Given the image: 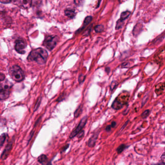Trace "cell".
Masks as SVG:
<instances>
[{
  "instance_id": "5bb4252c",
  "label": "cell",
  "mask_w": 165,
  "mask_h": 165,
  "mask_svg": "<svg viewBox=\"0 0 165 165\" xmlns=\"http://www.w3.org/2000/svg\"><path fill=\"white\" fill-rule=\"evenodd\" d=\"M65 14L66 16H68L69 18L70 19H73L74 17V16L76 15V13L74 10H69V9H67V10H65Z\"/></svg>"
},
{
  "instance_id": "f546056e",
  "label": "cell",
  "mask_w": 165,
  "mask_h": 165,
  "mask_svg": "<svg viewBox=\"0 0 165 165\" xmlns=\"http://www.w3.org/2000/svg\"><path fill=\"white\" fill-rule=\"evenodd\" d=\"M11 0H0V2L2 3H9L11 2Z\"/></svg>"
},
{
  "instance_id": "44dd1931",
  "label": "cell",
  "mask_w": 165,
  "mask_h": 165,
  "mask_svg": "<svg viewBox=\"0 0 165 165\" xmlns=\"http://www.w3.org/2000/svg\"><path fill=\"white\" fill-rule=\"evenodd\" d=\"M92 20V17L91 16H87L84 21V24H83V27H85L87 25H88L91 22Z\"/></svg>"
},
{
  "instance_id": "4fadbf2b",
  "label": "cell",
  "mask_w": 165,
  "mask_h": 165,
  "mask_svg": "<svg viewBox=\"0 0 165 165\" xmlns=\"http://www.w3.org/2000/svg\"><path fill=\"white\" fill-rule=\"evenodd\" d=\"M42 2V0H32L31 7L34 8L39 9Z\"/></svg>"
},
{
  "instance_id": "d4e9b609",
  "label": "cell",
  "mask_w": 165,
  "mask_h": 165,
  "mask_svg": "<svg viewBox=\"0 0 165 165\" xmlns=\"http://www.w3.org/2000/svg\"><path fill=\"white\" fill-rule=\"evenodd\" d=\"M69 145H70L69 144H67V145H66L62 147V149H61V153L62 154L63 153H65V152H66L67 150V149H68V148H69Z\"/></svg>"
},
{
  "instance_id": "d6a6232c",
  "label": "cell",
  "mask_w": 165,
  "mask_h": 165,
  "mask_svg": "<svg viewBox=\"0 0 165 165\" xmlns=\"http://www.w3.org/2000/svg\"><path fill=\"white\" fill-rule=\"evenodd\" d=\"M111 126H112V128H113V127H115L116 125V122L114 121L112 122V124H111Z\"/></svg>"
},
{
  "instance_id": "6da1fadb",
  "label": "cell",
  "mask_w": 165,
  "mask_h": 165,
  "mask_svg": "<svg viewBox=\"0 0 165 165\" xmlns=\"http://www.w3.org/2000/svg\"><path fill=\"white\" fill-rule=\"evenodd\" d=\"M48 57V53L45 49L38 48L31 51L28 56L27 60L29 61H35L40 64L46 63Z\"/></svg>"
},
{
  "instance_id": "5b68a950",
  "label": "cell",
  "mask_w": 165,
  "mask_h": 165,
  "mask_svg": "<svg viewBox=\"0 0 165 165\" xmlns=\"http://www.w3.org/2000/svg\"><path fill=\"white\" fill-rule=\"evenodd\" d=\"M59 41V37L57 36H48L46 37L43 42V45L48 50L52 51L56 47Z\"/></svg>"
},
{
  "instance_id": "d6986e66",
  "label": "cell",
  "mask_w": 165,
  "mask_h": 165,
  "mask_svg": "<svg viewBox=\"0 0 165 165\" xmlns=\"http://www.w3.org/2000/svg\"><path fill=\"white\" fill-rule=\"evenodd\" d=\"M104 30V27L102 25H99L95 26L94 30L97 33H100Z\"/></svg>"
},
{
  "instance_id": "7402d4cb",
  "label": "cell",
  "mask_w": 165,
  "mask_h": 165,
  "mask_svg": "<svg viewBox=\"0 0 165 165\" xmlns=\"http://www.w3.org/2000/svg\"><path fill=\"white\" fill-rule=\"evenodd\" d=\"M165 153H163L162 156H161V160L159 162V163H157V164H154V165H165Z\"/></svg>"
},
{
  "instance_id": "1f68e13d",
  "label": "cell",
  "mask_w": 165,
  "mask_h": 165,
  "mask_svg": "<svg viewBox=\"0 0 165 165\" xmlns=\"http://www.w3.org/2000/svg\"><path fill=\"white\" fill-rule=\"evenodd\" d=\"M83 1V0H74L75 3L77 5H79Z\"/></svg>"
},
{
  "instance_id": "4316f807",
  "label": "cell",
  "mask_w": 165,
  "mask_h": 165,
  "mask_svg": "<svg viewBox=\"0 0 165 165\" xmlns=\"http://www.w3.org/2000/svg\"><path fill=\"white\" fill-rule=\"evenodd\" d=\"M41 102V98H39L38 100V101L36 102V104H35V107H34V111H36L37 110V108L39 107L40 105V103Z\"/></svg>"
},
{
  "instance_id": "836d02e7",
  "label": "cell",
  "mask_w": 165,
  "mask_h": 165,
  "mask_svg": "<svg viewBox=\"0 0 165 165\" xmlns=\"http://www.w3.org/2000/svg\"><path fill=\"white\" fill-rule=\"evenodd\" d=\"M46 165H52V162H51V161H49V162H48Z\"/></svg>"
},
{
  "instance_id": "8992f818",
  "label": "cell",
  "mask_w": 165,
  "mask_h": 165,
  "mask_svg": "<svg viewBox=\"0 0 165 165\" xmlns=\"http://www.w3.org/2000/svg\"><path fill=\"white\" fill-rule=\"evenodd\" d=\"M88 117L87 116H84L81 119V120L80 121L79 125H78L77 127H76L72 132H71L70 133L69 138L70 139H73V138L77 136V135L82 131L83 128L85 127L87 122Z\"/></svg>"
},
{
  "instance_id": "3957f363",
  "label": "cell",
  "mask_w": 165,
  "mask_h": 165,
  "mask_svg": "<svg viewBox=\"0 0 165 165\" xmlns=\"http://www.w3.org/2000/svg\"><path fill=\"white\" fill-rule=\"evenodd\" d=\"M12 86V84L8 81L0 83V100H6L9 97Z\"/></svg>"
},
{
  "instance_id": "cb8c5ba5",
  "label": "cell",
  "mask_w": 165,
  "mask_h": 165,
  "mask_svg": "<svg viewBox=\"0 0 165 165\" xmlns=\"http://www.w3.org/2000/svg\"><path fill=\"white\" fill-rule=\"evenodd\" d=\"M85 75H83V74H80V75H79L78 80H79L80 84H82V82L85 80Z\"/></svg>"
},
{
  "instance_id": "f1b7e54d",
  "label": "cell",
  "mask_w": 165,
  "mask_h": 165,
  "mask_svg": "<svg viewBox=\"0 0 165 165\" xmlns=\"http://www.w3.org/2000/svg\"><path fill=\"white\" fill-rule=\"evenodd\" d=\"M5 78H6V76L5 74L2 73H0V82L3 81L5 80Z\"/></svg>"
},
{
  "instance_id": "ffe728a7",
  "label": "cell",
  "mask_w": 165,
  "mask_h": 165,
  "mask_svg": "<svg viewBox=\"0 0 165 165\" xmlns=\"http://www.w3.org/2000/svg\"><path fill=\"white\" fill-rule=\"evenodd\" d=\"M124 21L120 19L119 20H118L117 21V23H116V28L115 29L116 30H118V29H120L121 27H122V26L124 25Z\"/></svg>"
},
{
  "instance_id": "9a60e30c",
  "label": "cell",
  "mask_w": 165,
  "mask_h": 165,
  "mask_svg": "<svg viewBox=\"0 0 165 165\" xmlns=\"http://www.w3.org/2000/svg\"><path fill=\"white\" fill-rule=\"evenodd\" d=\"M128 146H127L126 145H124V144H121L120 145L117 147L116 149V151H117V153L118 154H121L122 152H124V150L125 149H126L128 147Z\"/></svg>"
},
{
  "instance_id": "30bf717a",
  "label": "cell",
  "mask_w": 165,
  "mask_h": 165,
  "mask_svg": "<svg viewBox=\"0 0 165 165\" xmlns=\"http://www.w3.org/2000/svg\"><path fill=\"white\" fill-rule=\"evenodd\" d=\"M99 132H96L94 133V134L90 137V139H89L88 141V146L90 148H93L94 147L95 144H96V141H97V139L99 137Z\"/></svg>"
},
{
  "instance_id": "52a82bcc",
  "label": "cell",
  "mask_w": 165,
  "mask_h": 165,
  "mask_svg": "<svg viewBox=\"0 0 165 165\" xmlns=\"http://www.w3.org/2000/svg\"><path fill=\"white\" fill-rule=\"evenodd\" d=\"M27 45L25 42L21 39H18L15 42V50L19 53L24 54L25 53V50L26 48Z\"/></svg>"
},
{
  "instance_id": "9c48e42d",
  "label": "cell",
  "mask_w": 165,
  "mask_h": 165,
  "mask_svg": "<svg viewBox=\"0 0 165 165\" xmlns=\"http://www.w3.org/2000/svg\"><path fill=\"white\" fill-rule=\"evenodd\" d=\"M15 4L24 9H28L31 7L32 0H12Z\"/></svg>"
},
{
  "instance_id": "277c9868",
  "label": "cell",
  "mask_w": 165,
  "mask_h": 165,
  "mask_svg": "<svg viewBox=\"0 0 165 165\" xmlns=\"http://www.w3.org/2000/svg\"><path fill=\"white\" fill-rule=\"evenodd\" d=\"M129 97V95H127L126 94H121L114 101L112 105V107L115 110L120 109L124 105L127 103Z\"/></svg>"
},
{
  "instance_id": "83f0119b",
  "label": "cell",
  "mask_w": 165,
  "mask_h": 165,
  "mask_svg": "<svg viewBox=\"0 0 165 165\" xmlns=\"http://www.w3.org/2000/svg\"><path fill=\"white\" fill-rule=\"evenodd\" d=\"M84 130H82V131H81V132H80L77 135V136H78L79 139H80H80H81V138L84 136Z\"/></svg>"
},
{
  "instance_id": "7c38bea8",
  "label": "cell",
  "mask_w": 165,
  "mask_h": 165,
  "mask_svg": "<svg viewBox=\"0 0 165 165\" xmlns=\"http://www.w3.org/2000/svg\"><path fill=\"white\" fill-rule=\"evenodd\" d=\"M48 160L47 156L46 154H42L37 158L38 162L41 164V165H45V163L47 162Z\"/></svg>"
},
{
  "instance_id": "e0dca14e",
  "label": "cell",
  "mask_w": 165,
  "mask_h": 165,
  "mask_svg": "<svg viewBox=\"0 0 165 165\" xmlns=\"http://www.w3.org/2000/svg\"><path fill=\"white\" fill-rule=\"evenodd\" d=\"M130 14H131V13H130V11H127L122 12V13H121V20H122L123 21L127 19V18L129 17Z\"/></svg>"
},
{
  "instance_id": "7a4b0ae2",
  "label": "cell",
  "mask_w": 165,
  "mask_h": 165,
  "mask_svg": "<svg viewBox=\"0 0 165 165\" xmlns=\"http://www.w3.org/2000/svg\"><path fill=\"white\" fill-rule=\"evenodd\" d=\"M10 74L12 79L16 82H20L24 80V73L21 68L17 65H14L11 68Z\"/></svg>"
},
{
  "instance_id": "603a6c76",
  "label": "cell",
  "mask_w": 165,
  "mask_h": 165,
  "mask_svg": "<svg viewBox=\"0 0 165 165\" xmlns=\"http://www.w3.org/2000/svg\"><path fill=\"white\" fill-rule=\"evenodd\" d=\"M150 111L149 110H147L145 111L141 114V117H142V118L144 119L147 118L150 114Z\"/></svg>"
},
{
  "instance_id": "8fae6325",
  "label": "cell",
  "mask_w": 165,
  "mask_h": 165,
  "mask_svg": "<svg viewBox=\"0 0 165 165\" xmlns=\"http://www.w3.org/2000/svg\"><path fill=\"white\" fill-rule=\"evenodd\" d=\"M164 83H160L156 86L155 92L157 95L159 96L162 94V93L164 92Z\"/></svg>"
},
{
  "instance_id": "2e32d148",
  "label": "cell",
  "mask_w": 165,
  "mask_h": 165,
  "mask_svg": "<svg viewBox=\"0 0 165 165\" xmlns=\"http://www.w3.org/2000/svg\"><path fill=\"white\" fill-rule=\"evenodd\" d=\"M7 137V133H2L0 136V148L2 147L4 145Z\"/></svg>"
},
{
  "instance_id": "ac0fdd59",
  "label": "cell",
  "mask_w": 165,
  "mask_h": 165,
  "mask_svg": "<svg viewBox=\"0 0 165 165\" xmlns=\"http://www.w3.org/2000/svg\"><path fill=\"white\" fill-rule=\"evenodd\" d=\"M82 112V108L81 106H80L78 108L76 109L74 113V117L75 118H78L80 115L81 114Z\"/></svg>"
},
{
  "instance_id": "484cf974",
  "label": "cell",
  "mask_w": 165,
  "mask_h": 165,
  "mask_svg": "<svg viewBox=\"0 0 165 165\" xmlns=\"http://www.w3.org/2000/svg\"><path fill=\"white\" fill-rule=\"evenodd\" d=\"M117 85H118V84H117L116 82H112L111 85V90H113V89H114V88H115L116 87H117Z\"/></svg>"
},
{
  "instance_id": "4dcf8cb0",
  "label": "cell",
  "mask_w": 165,
  "mask_h": 165,
  "mask_svg": "<svg viewBox=\"0 0 165 165\" xmlns=\"http://www.w3.org/2000/svg\"><path fill=\"white\" fill-rule=\"evenodd\" d=\"M112 128V126H111V125H108V126L107 127H106V129H105V130H106V131L107 132H111Z\"/></svg>"
},
{
  "instance_id": "ba28073f",
  "label": "cell",
  "mask_w": 165,
  "mask_h": 165,
  "mask_svg": "<svg viewBox=\"0 0 165 165\" xmlns=\"http://www.w3.org/2000/svg\"><path fill=\"white\" fill-rule=\"evenodd\" d=\"M14 139L10 140L9 142H8L7 145L5 147V149L3 150V152L2 153L1 158L2 160H5L7 158L8 156H9L11 153V150L13 148V145Z\"/></svg>"
}]
</instances>
